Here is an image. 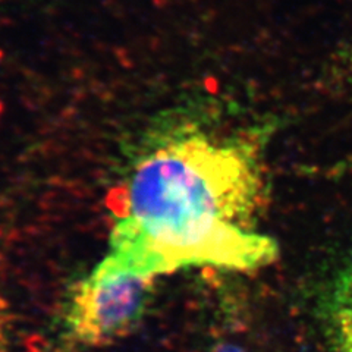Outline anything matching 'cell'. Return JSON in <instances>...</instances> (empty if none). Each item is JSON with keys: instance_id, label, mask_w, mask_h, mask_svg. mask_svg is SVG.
Listing matches in <instances>:
<instances>
[{"instance_id": "6da1fadb", "label": "cell", "mask_w": 352, "mask_h": 352, "mask_svg": "<svg viewBox=\"0 0 352 352\" xmlns=\"http://www.w3.org/2000/svg\"><path fill=\"white\" fill-rule=\"evenodd\" d=\"M264 201L257 142L184 132L132 169L107 252L156 279L194 266L260 269L279 256L276 241L254 230Z\"/></svg>"}, {"instance_id": "7a4b0ae2", "label": "cell", "mask_w": 352, "mask_h": 352, "mask_svg": "<svg viewBox=\"0 0 352 352\" xmlns=\"http://www.w3.org/2000/svg\"><path fill=\"white\" fill-rule=\"evenodd\" d=\"M154 282L106 252L66 295L56 351L98 349L128 338L146 316Z\"/></svg>"}, {"instance_id": "3957f363", "label": "cell", "mask_w": 352, "mask_h": 352, "mask_svg": "<svg viewBox=\"0 0 352 352\" xmlns=\"http://www.w3.org/2000/svg\"><path fill=\"white\" fill-rule=\"evenodd\" d=\"M322 317L330 352H352V258L330 282Z\"/></svg>"}, {"instance_id": "277c9868", "label": "cell", "mask_w": 352, "mask_h": 352, "mask_svg": "<svg viewBox=\"0 0 352 352\" xmlns=\"http://www.w3.org/2000/svg\"><path fill=\"white\" fill-rule=\"evenodd\" d=\"M14 316L6 296L0 292V352L12 351Z\"/></svg>"}, {"instance_id": "5b68a950", "label": "cell", "mask_w": 352, "mask_h": 352, "mask_svg": "<svg viewBox=\"0 0 352 352\" xmlns=\"http://www.w3.org/2000/svg\"><path fill=\"white\" fill-rule=\"evenodd\" d=\"M208 352H247V351L242 346H239L238 344L228 342V340H220V342H216Z\"/></svg>"}, {"instance_id": "8992f818", "label": "cell", "mask_w": 352, "mask_h": 352, "mask_svg": "<svg viewBox=\"0 0 352 352\" xmlns=\"http://www.w3.org/2000/svg\"><path fill=\"white\" fill-rule=\"evenodd\" d=\"M349 68H351V72H352V50H351V54H349Z\"/></svg>"}]
</instances>
